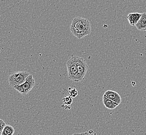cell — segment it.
Masks as SVG:
<instances>
[{"label":"cell","instance_id":"obj_1","mask_svg":"<svg viewBox=\"0 0 146 135\" xmlns=\"http://www.w3.org/2000/svg\"><path fill=\"white\" fill-rule=\"evenodd\" d=\"M70 30L73 35L78 39H81L90 35L91 32V25L88 19L76 17L73 19L70 25Z\"/></svg>","mask_w":146,"mask_h":135},{"label":"cell","instance_id":"obj_2","mask_svg":"<svg viewBox=\"0 0 146 135\" xmlns=\"http://www.w3.org/2000/svg\"><path fill=\"white\" fill-rule=\"evenodd\" d=\"M30 73L26 71H18L12 73L9 78V85L14 88L16 86L23 84L26 81Z\"/></svg>","mask_w":146,"mask_h":135},{"label":"cell","instance_id":"obj_3","mask_svg":"<svg viewBox=\"0 0 146 135\" xmlns=\"http://www.w3.org/2000/svg\"><path fill=\"white\" fill-rule=\"evenodd\" d=\"M72 57L74 60L77 68L78 82H81L84 80V77L87 72L88 66L84 58L74 56H73Z\"/></svg>","mask_w":146,"mask_h":135},{"label":"cell","instance_id":"obj_4","mask_svg":"<svg viewBox=\"0 0 146 135\" xmlns=\"http://www.w3.org/2000/svg\"><path fill=\"white\" fill-rule=\"evenodd\" d=\"M35 84V80L32 75L29 76L26 81L23 84L16 86L15 89L23 95H26L31 91Z\"/></svg>","mask_w":146,"mask_h":135},{"label":"cell","instance_id":"obj_5","mask_svg":"<svg viewBox=\"0 0 146 135\" xmlns=\"http://www.w3.org/2000/svg\"><path fill=\"white\" fill-rule=\"evenodd\" d=\"M68 78L74 82H78V70L73 57L70 58L66 64Z\"/></svg>","mask_w":146,"mask_h":135},{"label":"cell","instance_id":"obj_6","mask_svg":"<svg viewBox=\"0 0 146 135\" xmlns=\"http://www.w3.org/2000/svg\"><path fill=\"white\" fill-rule=\"evenodd\" d=\"M104 96L106 97L107 98L111 100L118 104L119 105L120 104L122 101V99L119 93L113 90H108L105 93Z\"/></svg>","mask_w":146,"mask_h":135},{"label":"cell","instance_id":"obj_7","mask_svg":"<svg viewBox=\"0 0 146 135\" xmlns=\"http://www.w3.org/2000/svg\"><path fill=\"white\" fill-rule=\"evenodd\" d=\"M142 14L138 13H133L129 14L127 16V19L129 21V25L132 26H136Z\"/></svg>","mask_w":146,"mask_h":135},{"label":"cell","instance_id":"obj_8","mask_svg":"<svg viewBox=\"0 0 146 135\" xmlns=\"http://www.w3.org/2000/svg\"><path fill=\"white\" fill-rule=\"evenodd\" d=\"M103 102L104 106L110 110H113L119 106L118 104L108 98L104 95L103 96Z\"/></svg>","mask_w":146,"mask_h":135},{"label":"cell","instance_id":"obj_9","mask_svg":"<svg viewBox=\"0 0 146 135\" xmlns=\"http://www.w3.org/2000/svg\"><path fill=\"white\" fill-rule=\"evenodd\" d=\"M136 27L139 31H146V13L142 14V16L136 24Z\"/></svg>","mask_w":146,"mask_h":135},{"label":"cell","instance_id":"obj_10","mask_svg":"<svg viewBox=\"0 0 146 135\" xmlns=\"http://www.w3.org/2000/svg\"><path fill=\"white\" fill-rule=\"evenodd\" d=\"M15 131V130L13 127L10 125H6L0 135H13Z\"/></svg>","mask_w":146,"mask_h":135},{"label":"cell","instance_id":"obj_11","mask_svg":"<svg viewBox=\"0 0 146 135\" xmlns=\"http://www.w3.org/2000/svg\"><path fill=\"white\" fill-rule=\"evenodd\" d=\"M69 96L72 98H75L78 96V91L75 88H69Z\"/></svg>","mask_w":146,"mask_h":135},{"label":"cell","instance_id":"obj_12","mask_svg":"<svg viewBox=\"0 0 146 135\" xmlns=\"http://www.w3.org/2000/svg\"><path fill=\"white\" fill-rule=\"evenodd\" d=\"M62 101H63L64 104L71 105V104L73 103V98L70 96H67L63 99Z\"/></svg>","mask_w":146,"mask_h":135},{"label":"cell","instance_id":"obj_13","mask_svg":"<svg viewBox=\"0 0 146 135\" xmlns=\"http://www.w3.org/2000/svg\"><path fill=\"white\" fill-rule=\"evenodd\" d=\"M0 124H1V127H0V135H1V133L3 132L4 128L6 126V124L5 122L2 120V119L0 120Z\"/></svg>","mask_w":146,"mask_h":135},{"label":"cell","instance_id":"obj_14","mask_svg":"<svg viewBox=\"0 0 146 135\" xmlns=\"http://www.w3.org/2000/svg\"><path fill=\"white\" fill-rule=\"evenodd\" d=\"M82 135H96V134L93 133L92 130H90V132H84L82 133Z\"/></svg>","mask_w":146,"mask_h":135},{"label":"cell","instance_id":"obj_15","mask_svg":"<svg viewBox=\"0 0 146 135\" xmlns=\"http://www.w3.org/2000/svg\"><path fill=\"white\" fill-rule=\"evenodd\" d=\"M72 135H82V134H79V133H75Z\"/></svg>","mask_w":146,"mask_h":135}]
</instances>
